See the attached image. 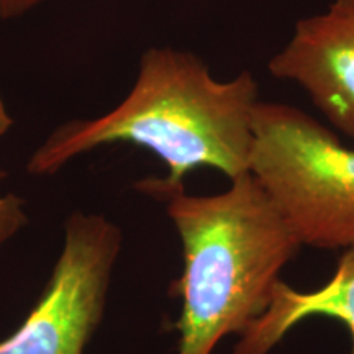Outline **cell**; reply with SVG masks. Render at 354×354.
I'll list each match as a JSON object with an SVG mask.
<instances>
[{"instance_id": "obj_1", "label": "cell", "mask_w": 354, "mask_h": 354, "mask_svg": "<svg viewBox=\"0 0 354 354\" xmlns=\"http://www.w3.org/2000/svg\"><path fill=\"white\" fill-rule=\"evenodd\" d=\"M259 86L251 71L216 79L201 56L172 46L141 55L135 84L110 112L55 128L26 162L32 176H53L71 161L109 145H133L162 161L167 174L138 180L141 194L167 201L185 177L212 167L236 179L251 172Z\"/></svg>"}, {"instance_id": "obj_2", "label": "cell", "mask_w": 354, "mask_h": 354, "mask_svg": "<svg viewBox=\"0 0 354 354\" xmlns=\"http://www.w3.org/2000/svg\"><path fill=\"white\" fill-rule=\"evenodd\" d=\"M165 202L183 248V272L167 290L180 300L171 325L179 335L176 354H214L221 339L241 336L268 310L302 245L251 172L223 192L180 190Z\"/></svg>"}, {"instance_id": "obj_3", "label": "cell", "mask_w": 354, "mask_h": 354, "mask_svg": "<svg viewBox=\"0 0 354 354\" xmlns=\"http://www.w3.org/2000/svg\"><path fill=\"white\" fill-rule=\"evenodd\" d=\"M251 174L300 245L354 248V148L331 128L294 105L261 100Z\"/></svg>"}, {"instance_id": "obj_4", "label": "cell", "mask_w": 354, "mask_h": 354, "mask_svg": "<svg viewBox=\"0 0 354 354\" xmlns=\"http://www.w3.org/2000/svg\"><path fill=\"white\" fill-rule=\"evenodd\" d=\"M123 234L102 214L74 210L41 294L25 320L0 339V354H84L99 330Z\"/></svg>"}, {"instance_id": "obj_5", "label": "cell", "mask_w": 354, "mask_h": 354, "mask_svg": "<svg viewBox=\"0 0 354 354\" xmlns=\"http://www.w3.org/2000/svg\"><path fill=\"white\" fill-rule=\"evenodd\" d=\"M268 69L304 88L330 125L354 140V0H331L299 20Z\"/></svg>"}, {"instance_id": "obj_6", "label": "cell", "mask_w": 354, "mask_h": 354, "mask_svg": "<svg viewBox=\"0 0 354 354\" xmlns=\"http://www.w3.org/2000/svg\"><path fill=\"white\" fill-rule=\"evenodd\" d=\"M335 318L346 326L354 354V248L344 250L333 277L312 292H300L279 281L271 304L240 336L233 354H269L300 322Z\"/></svg>"}, {"instance_id": "obj_7", "label": "cell", "mask_w": 354, "mask_h": 354, "mask_svg": "<svg viewBox=\"0 0 354 354\" xmlns=\"http://www.w3.org/2000/svg\"><path fill=\"white\" fill-rule=\"evenodd\" d=\"M7 177V172L0 169V183ZM25 198L13 192H0V248L10 241L28 225Z\"/></svg>"}, {"instance_id": "obj_8", "label": "cell", "mask_w": 354, "mask_h": 354, "mask_svg": "<svg viewBox=\"0 0 354 354\" xmlns=\"http://www.w3.org/2000/svg\"><path fill=\"white\" fill-rule=\"evenodd\" d=\"M44 0H0V20H15L37 8Z\"/></svg>"}, {"instance_id": "obj_9", "label": "cell", "mask_w": 354, "mask_h": 354, "mask_svg": "<svg viewBox=\"0 0 354 354\" xmlns=\"http://www.w3.org/2000/svg\"><path fill=\"white\" fill-rule=\"evenodd\" d=\"M13 128V117L8 110L6 100L0 94V140H3Z\"/></svg>"}]
</instances>
